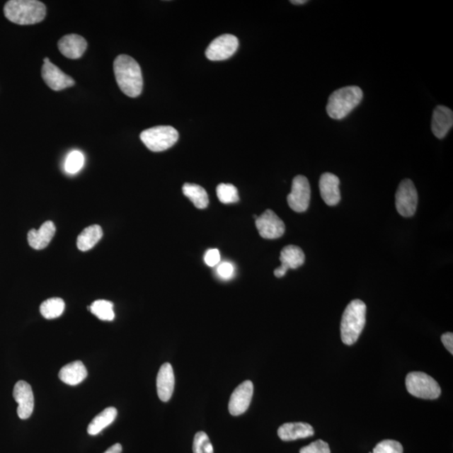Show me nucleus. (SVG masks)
<instances>
[{"mask_svg":"<svg viewBox=\"0 0 453 453\" xmlns=\"http://www.w3.org/2000/svg\"><path fill=\"white\" fill-rule=\"evenodd\" d=\"M4 16L15 24L35 25L44 21L47 7L38 0H11L4 8Z\"/></svg>","mask_w":453,"mask_h":453,"instance_id":"nucleus-2","label":"nucleus"},{"mask_svg":"<svg viewBox=\"0 0 453 453\" xmlns=\"http://www.w3.org/2000/svg\"><path fill=\"white\" fill-rule=\"evenodd\" d=\"M418 194L410 179H405L398 185L396 194V210L401 216L410 217L415 214L418 208Z\"/></svg>","mask_w":453,"mask_h":453,"instance_id":"nucleus-7","label":"nucleus"},{"mask_svg":"<svg viewBox=\"0 0 453 453\" xmlns=\"http://www.w3.org/2000/svg\"><path fill=\"white\" fill-rule=\"evenodd\" d=\"M217 275L224 280H230L234 277V266L230 262H223L217 267Z\"/></svg>","mask_w":453,"mask_h":453,"instance_id":"nucleus-32","label":"nucleus"},{"mask_svg":"<svg viewBox=\"0 0 453 453\" xmlns=\"http://www.w3.org/2000/svg\"><path fill=\"white\" fill-rule=\"evenodd\" d=\"M442 342L447 350L451 352V355H453V334L452 333L443 334Z\"/></svg>","mask_w":453,"mask_h":453,"instance_id":"nucleus-34","label":"nucleus"},{"mask_svg":"<svg viewBox=\"0 0 453 453\" xmlns=\"http://www.w3.org/2000/svg\"><path fill=\"white\" fill-rule=\"evenodd\" d=\"M56 234V226L52 221H47L40 226L39 230L31 229L28 233L30 246L35 249H43L51 243Z\"/></svg>","mask_w":453,"mask_h":453,"instance_id":"nucleus-19","label":"nucleus"},{"mask_svg":"<svg viewBox=\"0 0 453 453\" xmlns=\"http://www.w3.org/2000/svg\"><path fill=\"white\" fill-rule=\"evenodd\" d=\"M291 3L293 4H304L307 3V1L306 0H292Z\"/></svg>","mask_w":453,"mask_h":453,"instance_id":"nucleus-36","label":"nucleus"},{"mask_svg":"<svg viewBox=\"0 0 453 453\" xmlns=\"http://www.w3.org/2000/svg\"><path fill=\"white\" fill-rule=\"evenodd\" d=\"M42 79L50 88L61 91L74 86L75 81L67 75L52 62L44 63L42 70Z\"/></svg>","mask_w":453,"mask_h":453,"instance_id":"nucleus-13","label":"nucleus"},{"mask_svg":"<svg viewBox=\"0 0 453 453\" xmlns=\"http://www.w3.org/2000/svg\"><path fill=\"white\" fill-rule=\"evenodd\" d=\"M193 450V453H214L210 439L204 432L195 435Z\"/></svg>","mask_w":453,"mask_h":453,"instance_id":"nucleus-29","label":"nucleus"},{"mask_svg":"<svg viewBox=\"0 0 453 453\" xmlns=\"http://www.w3.org/2000/svg\"><path fill=\"white\" fill-rule=\"evenodd\" d=\"M239 45L236 36L229 34L222 35L208 45L206 56L210 61L226 60L236 52Z\"/></svg>","mask_w":453,"mask_h":453,"instance_id":"nucleus-9","label":"nucleus"},{"mask_svg":"<svg viewBox=\"0 0 453 453\" xmlns=\"http://www.w3.org/2000/svg\"><path fill=\"white\" fill-rule=\"evenodd\" d=\"M103 235L101 226L97 224L89 226L80 234L76 240V246L81 251H88L101 241Z\"/></svg>","mask_w":453,"mask_h":453,"instance_id":"nucleus-22","label":"nucleus"},{"mask_svg":"<svg viewBox=\"0 0 453 453\" xmlns=\"http://www.w3.org/2000/svg\"><path fill=\"white\" fill-rule=\"evenodd\" d=\"M157 394L160 400L167 402L171 400L174 392L175 375L173 368L169 362H166L159 370L156 379Z\"/></svg>","mask_w":453,"mask_h":453,"instance_id":"nucleus-15","label":"nucleus"},{"mask_svg":"<svg viewBox=\"0 0 453 453\" xmlns=\"http://www.w3.org/2000/svg\"><path fill=\"white\" fill-rule=\"evenodd\" d=\"M364 93L357 86H348L330 95L327 105V113L331 119L341 120L346 117L355 108L360 105Z\"/></svg>","mask_w":453,"mask_h":453,"instance_id":"nucleus-3","label":"nucleus"},{"mask_svg":"<svg viewBox=\"0 0 453 453\" xmlns=\"http://www.w3.org/2000/svg\"><path fill=\"white\" fill-rule=\"evenodd\" d=\"M204 261L210 267H214L219 264L221 261V255L219 249L212 248L207 251L204 257Z\"/></svg>","mask_w":453,"mask_h":453,"instance_id":"nucleus-33","label":"nucleus"},{"mask_svg":"<svg viewBox=\"0 0 453 453\" xmlns=\"http://www.w3.org/2000/svg\"><path fill=\"white\" fill-rule=\"evenodd\" d=\"M217 195L222 203L231 204L239 201L238 189L232 184L222 183L217 185Z\"/></svg>","mask_w":453,"mask_h":453,"instance_id":"nucleus-27","label":"nucleus"},{"mask_svg":"<svg viewBox=\"0 0 453 453\" xmlns=\"http://www.w3.org/2000/svg\"><path fill=\"white\" fill-rule=\"evenodd\" d=\"M88 371L83 362L75 361L62 367L59 372V379L67 384L78 385L87 378Z\"/></svg>","mask_w":453,"mask_h":453,"instance_id":"nucleus-20","label":"nucleus"},{"mask_svg":"<svg viewBox=\"0 0 453 453\" xmlns=\"http://www.w3.org/2000/svg\"><path fill=\"white\" fill-rule=\"evenodd\" d=\"M113 71L122 92L130 98L139 96L143 90V76L142 68L133 57H117L113 62Z\"/></svg>","mask_w":453,"mask_h":453,"instance_id":"nucleus-1","label":"nucleus"},{"mask_svg":"<svg viewBox=\"0 0 453 453\" xmlns=\"http://www.w3.org/2000/svg\"><path fill=\"white\" fill-rule=\"evenodd\" d=\"M253 394V385L251 380H246L234 389L230 397L229 410L234 416L242 415L251 405Z\"/></svg>","mask_w":453,"mask_h":453,"instance_id":"nucleus-12","label":"nucleus"},{"mask_svg":"<svg viewBox=\"0 0 453 453\" xmlns=\"http://www.w3.org/2000/svg\"><path fill=\"white\" fill-rule=\"evenodd\" d=\"M311 188L309 181L304 176H297L293 179L292 192L288 195L289 207L297 212H304L309 207Z\"/></svg>","mask_w":453,"mask_h":453,"instance_id":"nucleus-8","label":"nucleus"},{"mask_svg":"<svg viewBox=\"0 0 453 453\" xmlns=\"http://www.w3.org/2000/svg\"><path fill=\"white\" fill-rule=\"evenodd\" d=\"M185 197L190 199L195 207L199 210H204L208 206L210 199L205 189L197 184L185 183L183 188Z\"/></svg>","mask_w":453,"mask_h":453,"instance_id":"nucleus-24","label":"nucleus"},{"mask_svg":"<svg viewBox=\"0 0 453 453\" xmlns=\"http://www.w3.org/2000/svg\"><path fill=\"white\" fill-rule=\"evenodd\" d=\"M117 411L115 407H108L101 413L95 416L88 427V433L91 436H96L103 429L111 425L117 418Z\"/></svg>","mask_w":453,"mask_h":453,"instance_id":"nucleus-23","label":"nucleus"},{"mask_svg":"<svg viewBox=\"0 0 453 453\" xmlns=\"http://www.w3.org/2000/svg\"><path fill=\"white\" fill-rule=\"evenodd\" d=\"M315 432L311 425L303 423H285L278 429V436L284 442L314 436Z\"/></svg>","mask_w":453,"mask_h":453,"instance_id":"nucleus-18","label":"nucleus"},{"mask_svg":"<svg viewBox=\"0 0 453 453\" xmlns=\"http://www.w3.org/2000/svg\"><path fill=\"white\" fill-rule=\"evenodd\" d=\"M43 62L44 63L51 62V61H50V59L48 57H45Z\"/></svg>","mask_w":453,"mask_h":453,"instance_id":"nucleus-37","label":"nucleus"},{"mask_svg":"<svg viewBox=\"0 0 453 453\" xmlns=\"http://www.w3.org/2000/svg\"><path fill=\"white\" fill-rule=\"evenodd\" d=\"M85 159L84 154L79 151H74L67 156L64 164L65 171L68 174H76L83 168Z\"/></svg>","mask_w":453,"mask_h":453,"instance_id":"nucleus-28","label":"nucleus"},{"mask_svg":"<svg viewBox=\"0 0 453 453\" xmlns=\"http://www.w3.org/2000/svg\"><path fill=\"white\" fill-rule=\"evenodd\" d=\"M372 453H403V447L398 442L384 440L374 448Z\"/></svg>","mask_w":453,"mask_h":453,"instance_id":"nucleus-30","label":"nucleus"},{"mask_svg":"<svg viewBox=\"0 0 453 453\" xmlns=\"http://www.w3.org/2000/svg\"><path fill=\"white\" fill-rule=\"evenodd\" d=\"M365 303L356 299L344 311L341 321V338L346 345H352L359 339L366 323Z\"/></svg>","mask_w":453,"mask_h":453,"instance_id":"nucleus-4","label":"nucleus"},{"mask_svg":"<svg viewBox=\"0 0 453 453\" xmlns=\"http://www.w3.org/2000/svg\"><path fill=\"white\" fill-rule=\"evenodd\" d=\"M179 134L173 127L161 125L144 130L140 139L149 151L161 152L173 147L178 142Z\"/></svg>","mask_w":453,"mask_h":453,"instance_id":"nucleus-5","label":"nucleus"},{"mask_svg":"<svg viewBox=\"0 0 453 453\" xmlns=\"http://www.w3.org/2000/svg\"><path fill=\"white\" fill-rule=\"evenodd\" d=\"M453 125V113L449 108L439 105L435 108L432 120V130L438 139H444Z\"/></svg>","mask_w":453,"mask_h":453,"instance_id":"nucleus-17","label":"nucleus"},{"mask_svg":"<svg viewBox=\"0 0 453 453\" xmlns=\"http://www.w3.org/2000/svg\"><path fill=\"white\" fill-rule=\"evenodd\" d=\"M280 260L282 262V268L285 272L288 270L297 269L305 262V255L300 247L296 246H285L280 252Z\"/></svg>","mask_w":453,"mask_h":453,"instance_id":"nucleus-21","label":"nucleus"},{"mask_svg":"<svg viewBox=\"0 0 453 453\" xmlns=\"http://www.w3.org/2000/svg\"><path fill=\"white\" fill-rule=\"evenodd\" d=\"M40 311L45 319H55L64 312L65 302L62 298H50L42 302Z\"/></svg>","mask_w":453,"mask_h":453,"instance_id":"nucleus-25","label":"nucleus"},{"mask_svg":"<svg viewBox=\"0 0 453 453\" xmlns=\"http://www.w3.org/2000/svg\"><path fill=\"white\" fill-rule=\"evenodd\" d=\"M122 452V446L120 443H116L115 445L108 448V449L104 453H121Z\"/></svg>","mask_w":453,"mask_h":453,"instance_id":"nucleus-35","label":"nucleus"},{"mask_svg":"<svg viewBox=\"0 0 453 453\" xmlns=\"http://www.w3.org/2000/svg\"><path fill=\"white\" fill-rule=\"evenodd\" d=\"M340 180L336 175L326 172L319 180L321 196L328 206H336L341 200Z\"/></svg>","mask_w":453,"mask_h":453,"instance_id":"nucleus-14","label":"nucleus"},{"mask_svg":"<svg viewBox=\"0 0 453 453\" xmlns=\"http://www.w3.org/2000/svg\"><path fill=\"white\" fill-rule=\"evenodd\" d=\"M256 224L260 236L266 239H279L285 231L284 222L272 210H266L258 217Z\"/></svg>","mask_w":453,"mask_h":453,"instance_id":"nucleus-10","label":"nucleus"},{"mask_svg":"<svg viewBox=\"0 0 453 453\" xmlns=\"http://www.w3.org/2000/svg\"><path fill=\"white\" fill-rule=\"evenodd\" d=\"M13 396L18 403L17 413L22 420H26L33 415L35 406L34 394L30 385L20 380L13 388Z\"/></svg>","mask_w":453,"mask_h":453,"instance_id":"nucleus-11","label":"nucleus"},{"mask_svg":"<svg viewBox=\"0 0 453 453\" xmlns=\"http://www.w3.org/2000/svg\"><path fill=\"white\" fill-rule=\"evenodd\" d=\"M87 47V40L83 36L76 34L63 36L58 42V48L62 55L69 59L81 57Z\"/></svg>","mask_w":453,"mask_h":453,"instance_id":"nucleus-16","label":"nucleus"},{"mask_svg":"<svg viewBox=\"0 0 453 453\" xmlns=\"http://www.w3.org/2000/svg\"><path fill=\"white\" fill-rule=\"evenodd\" d=\"M88 309L92 314L102 321H113L115 314L113 311V304L111 302L106 300L95 301Z\"/></svg>","mask_w":453,"mask_h":453,"instance_id":"nucleus-26","label":"nucleus"},{"mask_svg":"<svg viewBox=\"0 0 453 453\" xmlns=\"http://www.w3.org/2000/svg\"><path fill=\"white\" fill-rule=\"evenodd\" d=\"M406 385L411 395L424 400H436L441 396L440 385L432 377L423 372L408 374Z\"/></svg>","mask_w":453,"mask_h":453,"instance_id":"nucleus-6","label":"nucleus"},{"mask_svg":"<svg viewBox=\"0 0 453 453\" xmlns=\"http://www.w3.org/2000/svg\"><path fill=\"white\" fill-rule=\"evenodd\" d=\"M300 453H331L329 445L323 440L311 442L310 445L302 447Z\"/></svg>","mask_w":453,"mask_h":453,"instance_id":"nucleus-31","label":"nucleus"}]
</instances>
